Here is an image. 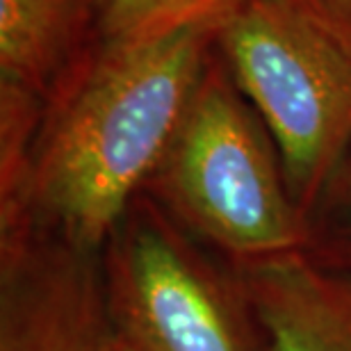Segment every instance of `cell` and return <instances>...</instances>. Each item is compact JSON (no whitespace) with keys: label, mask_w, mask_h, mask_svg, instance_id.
I'll return each instance as SVG.
<instances>
[{"label":"cell","mask_w":351,"mask_h":351,"mask_svg":"<svg viewBox=\"0 0 351 351\" xmlns=\"http://www.w3.org/2000/svg\"><path fill=\"white\" fill-rule=\"evenodd\" d=\"M223 19L103 41L48 98L23 160L3 176V228L101 256L162 160Z\"/></svg>","instance_id":"cell-1"},{"label":"cell","mask_w":351,"mask_h":351,"mask_svg":"<svg viewBox=\"0 0 351 351\" xmlns=\"http://www.w3.org/2000/svg\"><path fill=\"white\" fill-rule=\"evenodd\" d=\"M142 194L235 263L304 249L306 221L287 192L276 144L217 60Z\"/></svg>","instance_id":"cell-2"},{"label":"cell","mask_w":351,"mask_h":351,"mask_svg":"<svg viewBox=\"0 0 351 351\" xmlns=\"http://www.w3.org/2000/svg\"><path fill=\"white\" fill-rule=\"evenodd\" d=\"M217 48L276 144L306 221L351 149V41L292 0H237Z\"/></svg>","instance_id":"cell-3"},{"label":"cell","mask_w":351,"mask_h":351,"mask_svg":"<svg viewBox=\"0 0 351 351\" xmlns=\"http://www.w3.org/2000/svg\"><path fill=\"white\" fill-rule=\"evenodd\" d=\"M103 278L114 331L132 351H249L226 287L144 194L103 249Z\"/></svg>","instance_id":"cell-4"},{"label":"cell","mask_w":351,"mask_h":351,"mask_svg":"<svg viewBox=\"0 0 351 351\" xmlns=\"http://www.w3.org/2000/svg\"><path fill=\"white\" fill-rule=\"evenodd\" d=\"M0 351H114L103 254L3 228Z\"/></svg>","instance_id":"cell-5"},{"label":"cell","mask_w":351,"mask_h":351,"mask_svg":"<svg viewBox=\"0 0 351 351\" xmlns=\"http://www.w3.org/2000/svg\"><path fill=\"white\" fill-rule=\"evenodd\" d=\"M87 0H0L3 156H21L48 98L75 66Z\"/></svg>","instance_id":"cell-6"},{"label":"cell","mask_w":351,"mask_h":351,"mask_svg":"<svg viewBox=\"0 0 351 351\" xmlns=\"http://www.w3.org/2000/svg\"><path fill=\"white\" fill-rule=\"evenodd\" d=\"M244 299L269 351H351V285L304 251L235 263Z\"/></svg>","instance_id":"cell-7"},{"label":"cell","mask_w":351,"mask_h":351,"mask_svg":"<svg viewBox=\"0 0 351 351\" xmlns=\"http://www.w3.org/2000/svg\"><path fill=\"white\" fill-rule=\"evenodd\" d=\"M304 254L351 285V149L306 215Z\"/></svg>","instance_id":"cell-8"},{"label":"cell","mask_w":351,"mask_h":351,"mask_svg":"<svg viewBox=\"0 0 351 351\" xmlns=\"http://www.w3.org/2000/svg\"><path fill=\"white\" fill-rule=\"evenodd\" d=\"M237 0H94L103 41L135 39L203 19H223Z\"/></svg>","instance_id":"cell-9"},{"label":"cell","mask_w":351,"mask_h":351,"mask_svg":"<svg viewBox=\"0 0 351 351\" xmlns=\"http://www.w3.org/2000/svg\"><path fill=\"white\" fill-rule=\"evenodd\" d=\"M351 41V0H292Z\"/></svg>","instance_id":"cell-10"},{"label":"cell","mask_w":351,"mask_h":351,"mask_svg":"<svg viewBox=\"0 0 351 351\" xmlns=\"http://www.w3.org/2000/svg\"><path fill=\"white\" fill-rule=\"evenodd\" d=\"M114 351H132V349H128V347H125V345H123V342H121V340H119V345H117V349H114Z\"/></svg>","instance_id":"cell-11"}]
</instances>
